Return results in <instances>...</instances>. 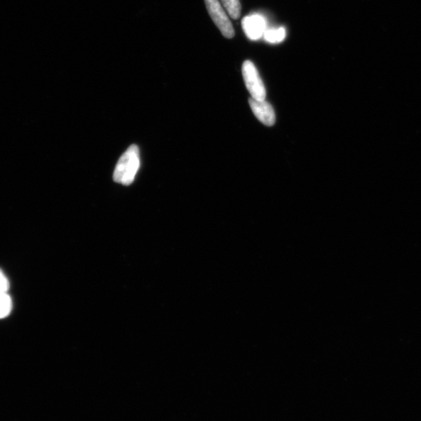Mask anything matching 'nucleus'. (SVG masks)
I'll return each instance as SVG.
<instances>
[{
    "instance_id": "1",
    "label": "nucleus",
    "mask_w": 421,
    "mask_h": 421,
    "mask_svg": "<svg viewBox=\"0 0 421 421\" xmlns=\"http://www.w3.org/2000/svg\"><path fill=\"white\" fill-rule=\"evenodd\" d=\"M141 165L139 148L133 145L119 160L114 173V180L118 184L129 186L133 182Z\"/></svg>"
},
{
    "instance_id": "2",
    "label": "nucleus",
    "mask_w": 421,
    "mask_h": 421,
    "mask_svg": "<svg viewBox=\"0 0 421 421\" xmlns=\"http://www.w3.org/2000/svg\"><path fill=\"white\" fill-rule=\"evenodd\" d=\"M242 73L245 85L249 91L251 98L260 101L266 100V87L256 67L251 61L247 60L243 63Z\"/></svg>"
},
{
    "instance_id": "3",
    "label": "nucleus",
    "mask_w": 421,
    "mask_h": 421,
    "mask_svg": "<svg viewBox=\"0 0 421 421\" xmlns=\"http://www.w3.org/2000/svg\"><path fill=\"white\" fill-rule=\"evenodd\" d=\"M206 8L221 33L226 38H232L235 35L234 28L230 21L226 11L219 0H204Z\"/></svg>"
},
{
    "instance_id": "4",
    "label": "nucleus",
    "mask_w": 421,
    "mask_h": 421,
    "mask_svg": "<svg viewBox=\"0 0 421 421\" xmlns=\"http://www.w3.org/2000/svg\"><path fill=\"white\" fill-rule=\"evenodd\" d=\"M242 27L246 35L253 41H257L264 36L267 30V22L263 16L252 14L242 21Z\"/></svg>"
},
{
    "instance_id": "5",
    "label": "nucleus",
    "mask_w": 421,
    "mask_h": 421,
    "mask_svg": "<svg viewBox=\"0 0 421 421\" xmlns=\"http://www.w3.org/2000/svg\"><path fill=\"white\" fill-rule=\"evenodd\" d=\"M249 104L253 114L262 124L272 126L275 123V110L266 100H256L251 98Z\"/></svg>"
},
{
    "instance_id": "6",
    "label": "nucleus",
    "mask_w": 421,
    "mask_h": 421,
    "mask_svg": "<svg viewBox=\"0 0 421 421\" xmlns=\"http://www.w3.org/2000/svg\"><path fill=\"white\" fill-rule=\"evenodd\" d=\"M221 2L230 18L235 20L240 18L241 13L240 0H221Z\"/></svg>"
},
{
    "instance_id": "7",
    "label": "nucleus",
    "mask_w": 421,
    "mask_h": 421,
    "mask_svg": "<svg viewBox=\"0 0 421 421\" xmlns=\"http://www.w3.org/2000/svg\"><path fill=\"white\" fill-rule=\"evenodd\" d=\"M285 29L284 28L267 29L264 34L265 40L269 43H282L285 38Z\"/></svg>"
},
{
    "instance_id": "8",
    "label": "nucleus",
    "mask_w": 421,
    "mask_h": 421,
    "mask_svg": "<svg viewBox=\"0 0 421 421\" xmlns=\"http://www.w3.org/2000/svg\"><path fill=\"white\" fill-rule=\"evenodd\" d=\"M13 302L11 297L6 295L0 296V319H5L12 311Z\"/></svg>"
},
{
    "instance_id": "9",
    "label": "nucleus",
    "mask_w": 421,
    "mask_h": 421,
    "mask_svg": "<svg viewBox=\"0 0 421 421\" xmlns=\"http://www.w3.org/2000/svg\"><path fill=\"white\" fill-rule=\"evenodd\" d=\"M10 289V283L1 269H0V296L6 295Z\"/></svg>"
}]
</instances>
